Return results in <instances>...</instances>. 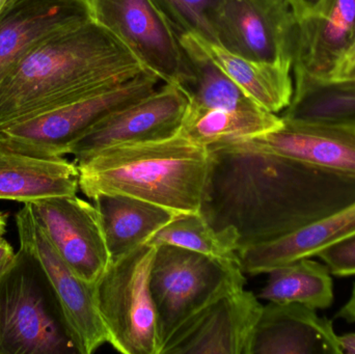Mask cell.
<instances>
[{
  "label": "cell",
  "mask_w": 355,
  "mask_h": 354,
  "mask_svg": "<svg viewBox=\"0 0 355 354\" xmlns=\"http://www.w3.org/2000/svg\"><path fill=\"white\" fill-rule=\"evenodd\" d=\"M207 150L208 172L198 213L217 232L233 231L238 253L355 202V178L306 166L248 139Z\"/></svg>",
  "instance_id": "obj_1"
},
{
  "label": "cell",
  "mask_w": 355,
  "mask_h": 354,
  "mask_svg": "<svg viewBox=\"0 0 355 354\" xmlns=\"http://www.w3.org/2000/svg\"><path fill=\"white\" fill-rule=\"evenodd\" d=\"M144 72L131 52L89 17L48 37L4 77L0 132Z\"/></svg>",
  "instance_id": "obj_2"
},
{
  "label": "cell",
  "mask_w": 355,
  "mask_h": 354,
  "mask_svg": "<svg viewBox=\"0 0 355 354\" xmlns=\"http://www.w3.org/2000/svg\"><path fill=\"white\" fill-rule=\"evenodd\" d=\"M79 188L89 199L124 195L177 214L198 213L207 172V148L178 133L170 139L127 143L76 160Z\"/></svg>",
  "instance_id": "obj_3"
},
{
  "label": "cell",
  "mask_w": 355,
  "mask_h": 354,
  "mask_svg": "<svg viewBox=\"0 0 355 354\" xmlns=\"http://www.w3.org/2000/svg\"><path fill=\"white\" fill-rule=\"evenodd\" d=\"M77 353L41 267L19 249L0 270V354Z\"/></svg>",
  "instance_id": "obj_4"
},
{
  "label": "cell",
  "mask_w": 355,
  "mask_h": 354,
  "mask_svg": "<svg viewBox=\"0 0 355 354\" xmlns=\"http://www.w3.org/2000/svg\"><path fill=\"white\" fill-rule=\"evenodd\" d=\"M244 274L238 261L216 259L173 245L156 247L150 289L162 351L194 314L227 291L245 286Z\"/></svg>",
  "instance_id": "obj_5"
},
{
  "label": "cell",
  "mask_w": 355,
  "mask_h": 354,
  "mask_svg": "<svg viewBox=\"0 0 355 354\" xmlns=\"http://www.w3.org/2000/svg\"><path fill=\"white\" fill-rule=\"evenodd\" d=\"M156 247L145 245L110 262L96 284L110 343L123 354H160L157 315L150 289Z\"/></svg>",
  "instance_id": "obj_6"
},
{
  "label": "cell",
  "mask_w": 355,
  "mask_h": 354,
  "mask_svg": "<svg viewBox=\"0 0 355 354\" xmlns=\"http://www.w3.org/2000/svg\"><path fill=\"white\" fill-rule=\"evenodd\" d=\"M89 18L116 37L146 72L181 89L191 69L179 35L153 0H85Z\"/></svg>",
  "instance_id": "obj_7"
},
{
  "label": "cell",
  "mask_w": 355,
  "mask_h": 354,
  "mask_svg": "<svg viewBox=\"0 0 355 354\" xmlns=\"http://www.w3.org/2000/svg\"><path fill=\"white\" fill-rule=\"evenodd\" d=\"M159 79L144 72L125 82L64 104L0 132L12 147L45 156H64L71 143L112 112L155 91Z\"/></svg>",
  "instance_id": "obj_8"
},
{
  "label": "cell",
  "mask_w": 355,
  "mask_h": 354,
  "mask_svg": "<svg viewBox=\"0 0 355 354\" xmlns=\"http://www.w3.org/2000/svg\"><path fill=\"white\" fill-rule=\"evenodd\" d=\"M20 249L33 258L45 274L77 353L91 354L108 343L100 315L96 284L87 282L60 257L35 220L29 204L17 213Z\"/></svg>",
  "instance_id": "obj_9"
},
{
  "label": "cell",
  "mask_w": 355,
  "mask_h": 354,
  "mask_svg": "<svg viewBox=\"0 0 355 354\" xmlns=\"http://www.w3.org/2000/svg\"><path fill=\"white\" fill-rule=\"evenodd\" d=\"M296 29L288 0H223L218 46L248 60L292 69Z\"/></svg>",
  "instance_id": "obj_10"
},
{
  "label": "cell",
  "mask_w": 355,
  "mask_h": 354,
  "mask_svg": "<svg viewBox=\"0 0 355 354\" xmlns=\"http://www.w3.org/2000/svg\"><path fill=\"white\" fill-rule=\"evenodd\" d=\"M187 106L185 93L164 83L100 121L71 143L67 154L79 160L116 145L170 139L180 132Z\"/></svg>",
  "instance_id": "obj_11"
},
{
  "label": "cell",
  "mask_w": 355,
  "mask_h": 354,
  "mask_svg": "<svg viewBox=\"0 0 355 354\" xmlns=\"http://www.w3.org/2000/svg\"><path fill=\"white\" fill-rule=\"evenodd\" d=\"M263 307L244 287L227 291L182 324L162 354H250Z\"/></svg>",
  "instance_id": "obj_12"
},
{
  "label": "cell",
  "mask_w": 355,
  "mask_h": 354,
  "mask_svg": "<svg viewBox=\"0 0 355 354\" xmlns=\"http://www.w3.org/2000/svg\"><path fill=\"white\" fill-rule=\"evenodd\" d=\"M27 204L60 257L83 280L97 283L112 259L95 205L76 195Z\"/></svg>",
  "instance_id": "obj_13"
},
{
  "label": "cell",
  "mask_w": 355,
  "mask_h": 354,
  "mask_svg": "<svg viewBox=\"0 0 355 354\" xmlns=\"http://www.w3.org/2000/svg\"><path fill=\"white\" fill-rule=\"evenodd\" d=\"M355 49V0H327L320 12L297 22L294 82H329Z\"/></svg>",
  "instance_id": "obj_14"
},
{
  "label": "cell",
  "mask_w": 355,
  "mask_h": 354,
  "mask_svg": "<svg viewBox=\"0 0 355 354\" xmlns=\"http://www.w3.org/2000/svg\"><path fill=\"white\" fill-rule=\"evenodd\" d=\"M282 118L279 128L248 141L306 166L355 178V127Z\"/></svg>",
  "instance_id": "obj_15"
},
{
  "label": "cell",
  "mask_w": 355,
  "mask_h": 354,
  "mask_svg": "<svg viewBox=\"0 0 355 354\" xmlns=\"http://www.w3.org/2000/svg\"><path fill=\"white\" fill-rule=\"evenodd\" d=\"M87 18L85 0H8L0 12V82L48 37Z\"/></svg>",
  "instance_id": "obj_16"
},
{
  "label": "cell",
  "mask_w": 355,
  "mask_h": 354,
  "mask_svg": "<svg viewBox=\"0 0 355 354\" xmlns=\"http://www.w3.org/2000/svg\"><path fill=\"white\" fill-rule=\"evenodd\" d=\"M342 354L333 322L300 303L263 307L250 354Z\"/></svg>",
  "instance_id": "obj_17"
},
{
  "label": "cell",
  "mask_w": 355,
  "mask_h": 354,
  "mask_svg": "<svg viewBox=\"0 0 355 354\" xmlns=\"http://www.w3.org/2000/svg\"><path fill=\"white\" fill-rule=\"evenodd\" d=\"M78 178L77 164L64 156L29 153L0 139V200L26 204L75 195Z\"/></svg>",
  "instance_id": "obj_18"
},
{
  "label": "cell",
  "mask_w": 355,
  "mask_h": 354,
  "mask_svg": "<svg viewBox=\"0 0 355 354\" xmlns=\"http://www.w3.org/2000/svg\"><path fill=\"white\" fill-rule=\"evenodd\" d=\"M354 233L355 202L277 240L239 251L240 266L250 276L268 274L279 266L316 257L325 247Z\"/></svg>",
  "instance_id": "obj_19"
},
{
  "label": "cell",
  "mask_w": 355,
  "mask_h": 354,
  "mask_svg": "<svg viewBox=\"0 0 355 354\" xmlns=\"http://www.w3.org/2000/svg\"><path fill=\"white\" fill-rule=\"evenodd\" d=\"M93 201L112 261L147 245L178 215L162 206L128 195L103 193Z\"/></svg>",
  "instance_id": "obj_20"
},
{
  "label": "cell",
  "mask_w": 355,
  "mask_h": 354,
  "mask_svg": "<svg viewBox=\"0 0 355 354\" xmlns=\"http://www.w3.org/2000/svg\"><path fill=\"white\" fill-rule=\"evenodd\" d=\"M196 39L219 68L259 106L277 114L291 104L294 94L292 69L248 60L220 46Z\"/></svg>",
  "instance_id": "obj_21"
},
{
  "label": "cell",
  "mask_w": 355,
  "mask_h": 354,
  "mask_svg": "<svg viewBox=\"0 0 355 354\" xmlns=\"http://www.w3.org/2000/svg\"><path fill=\"white\" fill-rule=\"evenodd\" d=\"M178 35L191 69V78L181 87L188 98L187 110L261 107L219 68L196 37Z\"/></svg>",
  "instance_id": "obj_22"
},
{
  "label": "cell",
  "mask_w": 355,
  "mask_h": 354,
  "mask_svg": "<svg viewBox=\"0 0 355 354\" xmlns=\"http://www.w3.org/2000/svg\"><path fill=\"white\" fill-rule=\"evenodd\" d=\"M283 118L262 107L239 109H186L180 134L196 145L208 148L218 143L254 139L275 130Z\"/></svg>",
  "instance_id": "obj_23"
},
{
  "label": "cell",
  "mask_w": 355,
  "mask_h": 354,
  "mask_svg": "<svg viewBox=\"0 0 355 354\" xmlns=\"http://www.w3.org/2000/svg\"><path fill=\"white\" fill-rule=\"evenodd\" d=\"M259 299L324 310L334 303V282L325 264L304 258L269 272Z\"/></svg>",
  "instance_id": "obj_24"
},
{
  "label": "cell",
  "mask_w": 355,
  "mask_h": 354,
  "mask_svg": "<svg viewBox=\"0 0 355 354\" xmlns=\"http://www.w3.org/2000/svg\"><path fill=\"white\" fill-rule=\"evenodd\" d=\"M282 118L355 127V82H294Z\"/></svg>",
  "instance_id": "obj_25"
},
{
  "label": "cell",
  "mask_w": 355,
  "mask_h": 354,
  "mask_svg": "<svg viewBox=\"0 0 355 354\" xmlns=\"http://www.w3.org/2000/svg\"><path fill=\"white\" fill-rule=\"evenodd\" d=\"M148 245H168L216 259L238 261V240L232 230L215 231L200 213L178 214Z\"/></svg>",
  "instance_id": "obj_26"
},
{
  "label": "cell",
  "mask_w": 355,
  "mask_h": 354,
  "mask_svg": "<svg viewBox=\"0 0 355 354\" xmlns=\"http://www.w3.org/2000/svg\"><path fill=\"white\" fill-rule=\"evenodd\" d=\"M178 35L219 45L223 0H153Z\"/></svg>",
  "instance_id": "obj_27"
},
{
  "label": "cell",
  "mask_w": 355,
  "mask_h": 354,
  "mask_svg": "<svg viewBox=\"0 0 355 354\" xmlns=\"http://www.w3.org/2000/svg\"><path fill=\"white\" fill-rule=\"evenodd\" d=\"M316 257L334 276H355V233L325 247Z\"/></svg>",
  "instance_id": "obj_28"
},
{
  "label": "cell",
  "mask_w": 355,
  "mask_h": 354,
  "mask_svg": "<svg viewBox=\"0 0 355 354\" xmlns=\"http://www.w3.org/2000/svg\"><path fill=\"white\" fill-rule=\"evenodd\" d=\"M297 22L320 12L327 0H288Z\"/></svg>",
  "instance_id": "obj_29"
},
{
  "label": "cell",
  "mask_w": 355,
  "mask_h": 354,
  "mask_svg": "<svg viewBox=\"0 0 355 354\" xmlns=\"http://www.w3.org/2000/svg\"><path fill=\"white\" fill-rule=\"evenodd\" d=\"M331 81L333 82H355V49L340 64Z\"/></svg>",
  "instance_id": "obj_30"
},
{
  "label": "cell",
  "mask_w": 355,
  "mask_h": 354,
  "mask_svg": "<svg viewBox=\"0 0 355 354\" xmlns=\"http://www.w3.org/2000/svg\"><path fill=\"white\" fill-rule=\"evenodd\" d=\"M336 318L345 320L349 324H355V283L352 287V294L345 305L336 314Z\"/></svg>",
  "instance_id": "obj_31"
},
{
  "label": "cell",
  "mask_w": 355,
  "mask_h": 354,
  "mask_svg": "<svg viewBox=\"0 0 355 354\" xmlns=\"http://www.w3.org/2000/svg\"><path fill=\"white\" fill-rule=\"evenodd\" d=\"M15 254L16 253H15L12 245L3 237H0V270L3 269L10 263V260L14 258Z\"/></svg>",
  "instance_id": "obj_32"
},
{
  "label": "cell",
  "mask_w": 355,
  "mask_h": 354,
  "mask_svg": "<svg viewBox=\"0 0 355 354\" xmlns=\"http://www.w3.org/2000/svg\"><path fill=\"white\" fill-rule=\"evenodd\" d=\"M342 353L355 354V333L339 336Z\"/></svg>",
  "instance_id": "obj_33"
},
{
  "label": "cell",
  "mask_w": 355,
  "mask_h": 354,
  "mask_svg": "<svg viewBox=\"0 0 355 354\" xmlns=\"http://www.w3.org/2000/svg\"><path fill=\"white\" fill-rule=\"evenodd\" d=\"M6 229V215L0 212V237L3 236Z\"/></svg>",
  "instance_id": "obj_34"
},
{
  "label": "cell",
  "mask_w": 355,
  "mask_h": 354,
  "mask_svg": "<svg viewBox=\"0 0 355 354\" xmlns=\"http://www.w3.org/2000/svg\"><path fill=\"white\" fill-rule=\"evenodd\" d=\"M8 0H0V12H1L2 8H4V6H6V2H8Z\"/></svg>",
  "instance_id": "obj_35"
}]
</instances>
